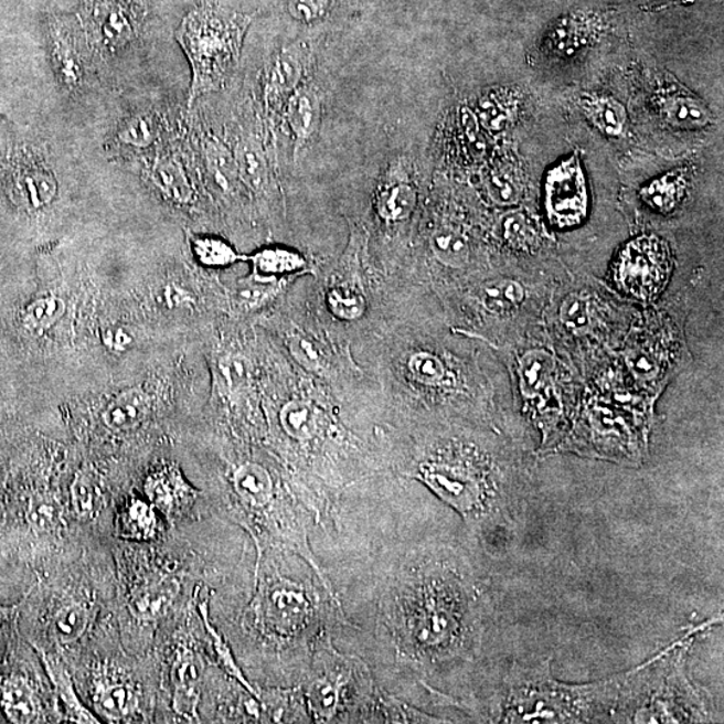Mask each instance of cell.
I'll use <instances>...</instances> for the list:
<instances>
[{
	"instance_id": "6da1fadb",
	"label": "cell",
	"mask_w": 724,
	"mask_h": 724,
	"mask_svg": "<svg viewBox=\"0 0 724 724\" xmlns=\"http://www.w3.org/2000/svg\"><path fill=\"white\" fill-rule=\"evenodd\" d=\"M321 567L345 620L336 646L358 654L382 689L415 707L433 715L459 710L436 683L464 675L482 652L489 604L470 552L415 539L409 529Z\"/></svg>"
},
{
	"instance_id": "7a4b0ae2",
	"label": "cell",
	"mask_w": 724,
	"mask_h": 724,
	"mask_svg": "<svg viewBox=\"0 0 724 724\" xmlns=\"http://www.w3.org/2000/svg\"><path fill=\"white\" fill-rule=\"evenodd\" d=\"M255 588L245 627L258 642L266 686H296L311 658L343 620L329 579L289 549L257 547Z\"/></svg>"
},
{
	"instance_id": "3957f363",
	"label": "cell",
	"mask_w": 724,
	"mask_h": 724,
	"mask_svg": "<svg viewBox=\"0 0 724 724\" xmlns=\"http://www.w3.org/2000/svg\"><path fill=\"white\" fill-rule=\"evenodd\" d=\"M494 441L479 445L458 438L435 439L422 446L403 476L426 486L464 518L472 539L489 533L513 489L514 454Z\"/></svg>"
},
{
	"instance_id": "277c9868",
	"label": "cell",
	"mask_w": 724,
	"mask_h": 724,
	"mask_svg": "<svg viewBox=\"0 0 724 724\" xmlns=\"http://www.w3.org/2000/svg\"><path fill=\"white\" fill-rule=\"evenodd\" d=\"M510 379L514 416L541 434V451L560 447L582 401L585 379L545 329L494 351Z\"/></svg>"
},
{
	"instance_id": "5b68a950",
	"label": "cell",
	"mask_w": 724,
	"mask_h": 724,
	"mask_svg": "<svg viewBox=\"0 0 724 724\" xmlns=\"http://www.w3.org/2000/svg\"><path fill=\"white\" fill-rule=\"evenodd\" d=\"M610 286L595 278H560L549 298L543 329L585 379L617 354L639 313Z\"/></svg>"
},
{
	"instance_id": "8992f818",
	"label": "cell",
	"mask_w": 724,
	"mask_h": 724,
	"mask_svg": "<svg viewBox=\"0 0 724 724\" xmlns=\"http://www.w3.org/2000/svg\"><path fill=\"white\" fill-rule=\"evenodd\" d=\"M299 686L311 723H371L382 691L365 661L341 651L333 636L318 645Z\"/></svg>"
},
{
	"instance_id": "52a82bcc",
	"label": "cell",
	"mask_w": 724,
	"mask_h": 724,
	"mask_svg": "<svg viewBox=\"0 0 724 724\" xmlns=\"http://www.w3.org/2000/svg\"><path fill=\"white\" fill-rule=\"evenodd\" d=\"M253 17L203 3L185 15L177 41L191 66L187 105L221 92L233 78L241 62L243 42Z\"/></svg>"
},
{
	"instance_id": "ba28073f",
	"label": "cell",
	"mask_w": 724,
	"mask_h": 724,
	"mask_svg": "<svg viewBox=\"0 0 724 724\" xmlns=\"http://www.w3.org/2000/svg\"><path fill=\"white\" fill-rule=\"evenodd\" d=\"M558 279L545 274L526 276L513 272L498 274L473 287L472 301L491 327L482 342L497 351L539 332Z\"/></svg>"
},
{
	"instance_id": "9c48e42d",
	"label": "cell",
	"mask_w": 724,
	"mask_h": 724,
	"mask_svg": "<svg viewBox=\"0 0 724 724\" xmlns=\"http://www.w3.org/2000/svg\"><path fill=\"white\" fill-rule=\"evenodd\" d=\"M619 352L617 355L636 388L657 398L684 364L683 323L663 308L648 310L630 327Z\"/></svg>"
},
{
	"instance_id": "30bf717a",
	"label": "cell",
	"mask_w": 724,
	"mask_h": 724,
	"mask_svg": "<svg viewBox=\"0 0 724 724\" xmlns=\"http://www.w3.org/2000/svg\"><path fill=\"white\" fill-rule=\"evenodd\" d=\"M673 258L657 235H640L627 243L611 267L615 290L628 301L652 305L670 283Z\"/></svg>"
},
{
	"instance_id": "8fae6325",
	"label": "cell",
	"mask_w": 724,
	"mask_h": 724,
	"mask_svg": "<svg viewBox=\"0 0 724 724\" xmlns=\"http://www.w3.org/2000/svg\"><path fill=\"white\" fill-rule=\"evenodd\" d=\"M315 52L310 43L296 41L277 50L266 62L260 78L262 123L268 137L277 143L280 116L289 98L311 79Z\"/></svg>"
},
{
	"instance_id": "7c38bea8",
	"label": "cell",
	"mask_w": 724,
	"mask_h": 724,
	"mask_svg": "<svg viewBox=\"0 0 724 724\" xmlns=\"http://www.w3.org/2000/svg\"><path fill=\"white\" fill-rule=\"evenodd\" d=\"M0 177L12 201L28 211L46 209L58 195V181L45 156L26 142L6 149Z\"/></svg>"
},
{
	"instance_id": "4fadbf2b",
	"label": "cell",
	"mask_w": 724,
	"mask_h": 724,
	"mask_svg": "<svg viewBox=\"0 0 724 724\" xmlns=\"http://www.w3.org/2000/svg\"><path fill=\"white\" fill-rule=\"evenodd\" d=\"M146 15L141 0H83L79 10L87 45L106 57L137 39Z\"/></svg>"
},
{
	"instance_id": "5bb4252c",
	"label": "cell",
	"mask_w": 724,
	"mask_h": 724,
	"mask_svg": "<svg viewBox=\"0 0 724 724\" xmlns=\"http://www.w3.org/2000/svg\"><path fill=\"white\" fill-rule=\"evenodd\" d=\"M233 152L243 187L260 201H277L280 195L277 146L268 137L264 123L241 127Z\"/></svg>"
},
{
	"instance_id": "9a60e30c",
	"label": "cell",
	"mask_w": 724,
	"mask_h": 724,
	"mask_svg": "<svg viewBox=\"0 0 724 724\" xmlns=\"http://www.w3.org/2000/svg\"><path fill=\"white\" fill-rule=\"evenodd\" d=\"M545 209L549 222L561 230L579 226L588 216V187L577 155L561 161L549 171Z\"/></svg>"
},
{
	"instance_id": "2e32d148",
	"label": "cell",
	"mask_w": 724,
	"mask_h": 724,
	"mask_svg": "<svg viewBox=\"0 0 724 724\" xmlns=\"http://www.w3.org/2000/svg\"><path fill=\"white\" fill-rule=\"evenodd\" d=\"M142 177L167 202L179 207L195 203L199 180H203L198 158L179 149L158 152L143 161Z\"/></svg>"
},
{
	"instance_id": "e0dca14e",
	"label": "cell",
	"mask_w": 724,
	"mask_h": 724,
	"mask_svg": "<svg viewBox=\"0 0 724 724\" xmlns=\"http://www.w3.org/2000/svg\"><path fill=\"white\" fill-rule=\"evenodd\" d=\"M323 116V96L313 79H309L289 98L280 116V127L287 129L292 142V158L298 162L302 152L317 140Z\"/></svg>"
},
{
	"instance_id": "ac0fdd59",
	"label": "cell",
	"mask_w": 724,
	"mask_h": 724,
	"mask_svg": "<svg viewBox=\"0 0 724 724\" xmlns=\"http://www.w3.org/2000/svg\"><path fill=\"white\" fill-rule=\"evenodd\" d=\"M409 162L395 159L386 166L374 199L377 216L386 224L411 220L419 202V192L411 174Z\"/></svg>"
},
{
	"instance_id": "d6986e66",
	"label": "cell",
	"mask_w": 724,
	"mask_h": 724,
	"mask_svg": "<svg viewBox=\"0 0 724 724\" xmlns=\"http://www.w3.org/2000/svg\"><path fill=\"white\" fill-rule=\"evenodd\" d=\"M198 162L202 179L207 181L212 190L223 198H235L243 187L238 166H236L233 147L222 137L201 132L198 136Z\"/></svg>"
},
{
	"instance_id": "ffe728a7",
	"label": "cell",
	"mask_w": 724,
	"mask_h": 724,
	"mask_svg": "<svg viewBox=\"0 0 724 724\" xmlns=\"http://www.w3.org/2000/svg\"><path fill=\"white\" fill-rule=\"evenodd\" d=\"M162 118L155 110H139L118 123L106 149L115 156H146L158 146Z\"/></svg>"
},
{
	"instance_id": "44dd1931",
	"label": "cell",
	"mask_w": 724,
	"mask_h": 724,
	"mask_svg": "<svg viewBox=\"0 0 724 724\" xmlns=\"http://www.w3.org/2000/svg\"><path fill=\"white\" fill-rule=\"evenodd\" d=\"M50 62L55 78L67 93H78L86 81V64L81 43L64 24L50 28Z\"/></svg>"
},
{
	"instance_id": "7402d4cb",
	"label": "cell",
	"mask_w": 724,
	"mask_h": 724,
	"mask_svg": "<svg viewBox=\"0 0 724 724\" xmlns=\"http://www.w3.org/2000/svg\"><path fill=\"white\" fill-rule=\"evenodd\" d=\"M279 427L285 438L302 451H316L328 438L320 409L306 401L287 402L279 411Z\"/></svg>"
},
{
	"instance_id": "603a6c76",
	"label": "cell",
	"mask_w": 724,
	"mask_h": 724,
	"mask_svg": "<svg viewBox=\"0 0 724 724\" xmlns=\"http://www.w3.org/2000/svg\"><path fill=\"white\" fill-rule=\"evenodd\" d=\"M429 252L439 265L451 270L470 266L472 246L464 227L454 223H439L428 239Z\"/></svg>"
},
{
	"instance_id": "cb8c5ba5",
	"label": "cell",
	"mask_w": 724,
	"mask_h": 724,
	"mask_svg": "<svg viewBox=\"0 0 724 724\" xmlns=\"http://www.w3.org/2000/svg\"><path fill=\"white\" fill-rule=\"evenodd\" d=\"M253 278L259 283H277L297 273L308 270L309 262L301 253L284 247H265L249 255Z\"/></svg>"
},
{
	"instance_id": "d4e9b609",
	"label": "cell",
	"mask_w": 724,
	"mask_h": 724,
	"mask_svg": "<svg viewBox=\"0 0 724 724\" xmlns=\"http://www.w3.org/2000/svg\"><path fill=\"white\" fill-rule=\"evenodd\" d=\"M266 723H311L301 686L258 689Z\"/></svg>"
},
{
	"instance_id": "484cf974",
	"label": "cell",
	"mask_w": 724,
	"mask_h": 724,
	"mask_svg": "<svg viewBox=\"0 0 724 724\" xmlns=\"http://www.w3.org/2000/svg\"><path fill=\"white\" fill-rule=\"evenodd\" d=\"M407 370L412 382L430 391L454 390L459 383L458 374L439 353L417 351L409 355Z\"/></svg>"
},
{
	"instance_id": "4316f807",
	"label": "cell",
	"mask_w": 724,
	"mask_h": 724,
	"mask_svg": "<svg viewBox=\"0 0 724 724\" xmlns=\"http://www.w3.org/2000/svg\"><path fill=\"white\" fill-rule=\"evenodd\" d=\"M659 109L666 123L679 129H701L713 121L709 106L689 93H667L660 98Z\"/></svg>"
},
{
	"instance_id": "83f0119b",
	"label": "cell",
	"mask_w": 724,
	"mask_h": 724,
	"mask_svg": "<svg viewBox=\"0 0 724 724\" xmlns=\"http://www.w3.org/2000/svg\"><path fill=\"white\" fill-rule=\"evenodd\" d=\"M686 187H689V172L673 170L663 177L653 179L642 187L640 198L642 203L658 214H671L682 203Z\"/></svg>"
},
{
	"instance_id": "f1b7e54d",
	"label": "cell",
	"mask_w": 724,
	"mask_h": 724,
	"mask_svg": "<svg viewBox=\"0 0 724 724\" xmlns=\"http://www.w3.org/2000/svg\"><path fill=\"white\" fill-rule=\"evenodd\" d=\"M151 403L146 392L130 388L117 395L103 412V422L111 430H130L147 419Z\"/></svg>"
},
{
	"instance_id": "f546056e",
	"label": "cell",
	"mask_w": 724,
	"mask_h": 724,
	"mask_svg": "<svg viewBox=\"0 0 724 724\" xmlns=\"http://www.w3.org/2000/svg\"><path fill=\"white\" fill-rule=\"evenodd\" d=\"M146 491L149 501L168 515L192 504L198 494L177 472L162 473L149 479Z\"/></svg>"
},
{
	"instance_id": "4dcf8cb0",
	"label": "cell",
	"mask_w": 724,
	"mask_h": 724,
	"mask_svg": "<svg viewBox=\"0 0 724 724\" xmlns=\"http://www.w3.org/2000/svg\"><path fill=\"white\" fill-rule=\"evenodd\" d=\"M520 109V99L515 92L510 89H492L479 98L476 116L479 125L489 132H502L511 123Z\"/></svg>"
},
{
	"instance_id": "1f68e13d",
	"label": "cell",
	"mask_w": 724,
	"mask_h": 724,
	"mask_svg": "<svg viewBox=\"0 0 724 724\" xmlns=\"http://www.w3.org/2000/svg\"><path fill=\"white\" fill-rule=\"evenodd\" d=\"M180 593L178 578L166 577L160 582L147 586L139 595L134 597L130 608L136 619L141 621H156L167 615L172 608Z\"/></svg>"
},
{
	"instance_id": "d6a6232c",
	"label": "cell",
	"mask_w": 724,
	"mask_h": 724,
	"mask_svg": "<svg viewBox=\"0 0 724 724\" xmlns=\"http://www.w3.org/2000/svg\"><path fill=\"white\" fill-rule=\"evenodd\" d=\"M578 105L584 116L604 135L617 137L626 130L627 110L616 98L585 95Z\"/></svg>"
},
{
	"instance_id": "836d02e7",
	"label": "cell",
	"mask_w": 724,
	"mask_h": 724,
	"mask_svg": "<svg viewBox=\"0 0 724 724\" xmlns=\"http://www.w3.org/2000/svg\"><path fill=\"white\" fill-rule=\"evenodd\" d=\"M0 701L12 723H31L39 717V703L31 685L20 677L4 679L0 684Z\"/></svg>"
},
{
	"instance_id": "e575fe53",
	"label": "cell",
	"mask_w": 724,
	"mask_h": 724,
	"mask_svg": "<svg viewBox=\"0 0 724 724\" xmlns=\"http://www.w3.org/2000/svg\"><path fill=\"white\" fill-rule=\"evenodd\" d=\"M502 238L517 254L534 255L542 247V234L532 217L522 211L510 210L501 222Z\"/></svg>"
},
{
	"instance_id": "d590c367",
	"label": "cell",
	"mask_w": 724,
	"mask_h": 724,
	"mask_svg": "<svg viewBox=\"0 0 724 724\" xmlns=\"http://www.w3.org/2000/svg\"><path fill=\"white\" fill-rule=\"evenodd\" d=\"M487 196L502 209H513L523 196V181L520 172L511 164H498L483 181Z\"/></svg>"
},
{
	"instance_id": "8d00e7d4",
	"label": "cell",
	"mask_w": 724,
	"mask_h": 724,
	"mask_svg": "<svg viewBox=\"0 0 724 724\" xmlns=\"http://www.w3.org/2000/svg\"><path fill=\"white\" fill-rule=\"evenodd\" d=\"M198 610L199 615L202 617L205 632H207L211 640L212 649H214L216 661L222 667L224 673H227V677L234 679L235 682H238L242 686H245L249 694L260 699L257 686L249 682L246 673L242 671V668L239 667L238 661H236L233 649H231L228 641L224 639V636L214 627V624H212L209 603L203 601L199 604Z\"/></svg>"
},
{
	"instance_id": "74e56055",
	"label": "cell",
	"mask_w": 724,
	"mask_h": 724,
	"mask_svg": "<svg viewBox=\"0 0 724 724\" xmlns=\"http://www.w3.org/2000/svg\"><path fill=\"white\" fill-rule=\"evenodd\" d=\"M204 664L201 654L189 647L180 648L172 666L173 691L202 695Z\"/></svg>"
},
{
	"instance_id": "f35d334b",
	"label": "cell",
	"mask_w": 724,
	"mask_h": 724,
	"mask_svg": "<svg viewBox=\"0 0 724 724\" xmlns=\"http://www.w3.org/2000/svg\"><path fill=\"white\" fill-rule=\"evenodd\" d=\"M46 670L52 682L57 690L61 702L64 703L66 713L71 721L77 723H99L96 716L85 709V705L79 702V699L74 690L71 675H68L65 667L57 661L45 660Z\"/></svg>"
},
{
	"instance_id": "ab89813d",
	"label": "cell",
	"mask_w": 724,
	"mask_h": 724,
	"mask_svg": "<svg viewBox=\"0 0 724 724\" xmlns=\"http://www.w3.org/2000/svg\"><path fill=\"white\" fill-rule=\"evenodd\" d=\"M191 246L199 264L205 267H227L238 260H247L230 243L216 236H193Z\"/></svg>"
},
{
	"instance_id": "60d3db41",
	"label": "cell",
	"mask_w": 724,
	"mask_h": 724,
	"mask_svg": "<svg viewBox=\"0 0 724 724\" xmlns=\"http://www.w3.org/2000/svg\"><path fill=\"white\" fill-rule=\"evenodd\" d=\"M66 313V304L60 297L36 299L24 310L23 324L31 333L42 334L54 327Z\"/></svg>"
},
{
	"instance_id": "b9f144b4",
	"label": "cell",
	"mask_w": 724,
	"mask_h": 724,
	"mask_svg": "<svg viewBox=\"0 0 724 724\" xmlns=\"http://www.w3.org/2000/svg\"><path fill=\"white\" fill-rule=\"evenodd\" d=\"M96 705L109 720H123L136 707L135 692L125 684H110L99 689Z\"/></svg>"
},
{
	"instance_id": "7bdbcfd3",
	"label": "cell",
	"mask_w": 724,
	"mask_h": 724,
	"mask_svg": "<svg viewBox=\"0 0 724 724\" xmlns=\"http://www.w3.org/2000/svg\"><path fill=\"white\" fill-rule=\"evenodd\" d=\"M91 610L84 604H68L58 610L55 616L54 627L58 639L64 645L83 638L85 630L89 627Z\"/></svg>"
},
{
	"instance_id": "ee69618b",
	"label": "cell",
	"mask_w": 724,
	"mask_h": 724,
	"mask_svg": "<svg viewBox=\"0 0 724 724\" xmlns=\"http://www.w3.org/2000/svg\"><path fill=\"white\" fill-rule=\"evenodd\" d=\"M123 533L136 540H149L158 532V518L152 505L136 499L123 515Z\"/></svg>"
},
{
	"instance_id": "f6af8a7d",
	"label": "cell",
	"mask_w": 724,
	"mask_h": 724,
	"mask_svg": "<svg viewBox=\"0 0 724 724\" xmlns=\"http://www.w3.org/2000/svg\"><path fill=\"white\" fill-rule=\"evenodd\" d=\"M586 34L577 24L565 23L554 29L545 42V52L551 57L567 60L576 55L586 45Z\"/></svg>"
},
{
	"instance_id": "bcb514c9",
	"label": "cell",
	"mask_w": 724,
	"mask_h": 724,
	"mask_svg": "<svg viewBox=\"0 0 724 724\" xmlns=\"http://www.w3.org/2000/svg\"><path fill=\"white\" fill-rule=\"evenodd\" d=\"M327 301L332 315L342 321H358L364 317L366 311L364 296L358 291L342 289V287L330 289Z\"/></svg>"
},
{
	"instance_id": "7dc6e473",
	"label": "cell",
	"mask_w": 724,
	"mask_h": 724,
	"mask_svg": "<svg viewBox=\"0 0 724 724\" xmlns=\"http://www.w3.org/2000/svg\"><path fill=\"white\" fill-rule=\"evenodd\" d=\"M26 518L39 532H52L60 524V504L52 497L36 496L29 503Z\"/></svg>"
},
{
	"instance_id": "c3c4849f",
	"label": "cell",
	"mask_w": 724,
	"mask_h": 724,
	"mask_svg": "<svg viewBox=\"0 0 724 724\" xmlns=\"http://www.w3.org/2000/svg\"><path fill=\"white\" fill-rule=\"evenodd\" d=\"M217 372L226 390L231 393L246 388L252 379L248 361L238 354L224 355L217 361Z\"/></svg>"
},
{
	"instance_id": "681fc988",
	"label": "cell",
	"mask_w": 724,
	"mask_h": 724,
	"mask_svg": "<svg viewBox=\"0 0 724 724\" xmlns=\"http://www.w3.org/2000/svg\"><path fill=\"white\" fill-rule=\"evenodd\" d=\"M286 345L289 348L290 354L295 358L298 364H301L305 370L320 374L324 370V362L316 343L305 337L302 333H291L286 339Z\"/></svg>"
},
{
	"instance_id": "f907efd6",
	"label": "cell",
	"mask_w": 724,
	"mask_h": 724,
	"mask_svg": "<svg viewBox=\"0 0 724 724\" xmlns=\"http://www.w3.org/2000/svg\"><path fill=\"white\" fill-rule=\"evenodd\" d=\"M97 487L92 477L79 471L72 485L73 509L79 518H89L95 513L97 505Z\"/></svg>"
},
{
	"instance_id": "816d5d0a",
	"label": "cell",
	"mask_w": 724,
	"mask_h": 724,
	"mask_svg": "<svg viewBox=\"0 0 724 724\" xmlns=\"http://www.w3.org/2000/svg\"><path fill=\"white\" fill-rule=\"evenodd\" d=\"M333 3L334 0H291L290 12L298 21L313 22L321 20Z\"/></svg>"
},
{
	"instance_id": "f5cc1de1",
	"label": "cell",
	"mask_w": 724,
	"mask_h": 724,
	"mask_svg": "<svg viewBox=\"0 0 724 724\" xmlns=\"http://www.w3.org/2000/svg\"><path fill=\"white\" fill-rule=\"evenodd\" d=\"M105 340L106 343H109L111 349H115V351H120V352L124 351V349L127 348L130 342H132V339H130V337L127 333L121 332V330L120 332H117L115 336L110 334V339L106 337Z\"/></svg>"
},
{
	"instance_id": "db71d44e",
	"label": "cell",
	"mask_w": 724,
	"mask_h": 724,
	"mask_svg": "<svg viewBox=\"0 0 724 724\" xmlns=\"http://www.w3.org/2000/svg\"><path fill=\"white\" fill-rule=\"evenodd\" d=\"M12 611H14V608L0 607V621L8 620Z\"/></svg>"
}]
</instances>
